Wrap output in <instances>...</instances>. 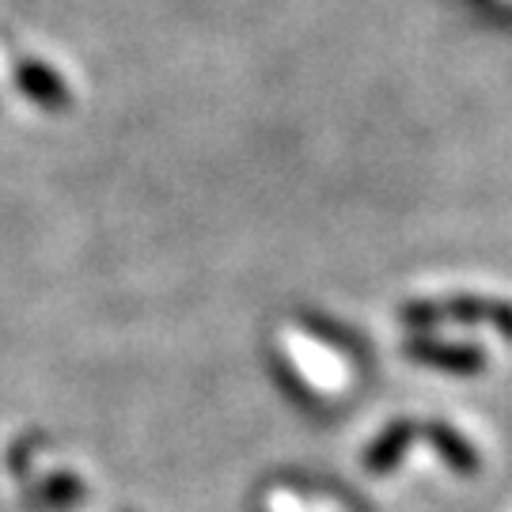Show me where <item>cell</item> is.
<instances>
[{
	"label": "cell",
	"instance_id": "obj_1",
	"mask_svg": "<svg viewBox=\"0 0 512 512\" xmlns=\"http://www.w3.org/2000/svg\"><path fill=\"white\" fill-rule=\"evenodd\" d=\"M406 437H410V425H395V429H391V433L380 440V448L368 456V467H372V471H387V467L395 463V456L403 452V440Z\"/></svg>",
	"mask_w": 512,
	"mask_h": 512
}]
</instances>
